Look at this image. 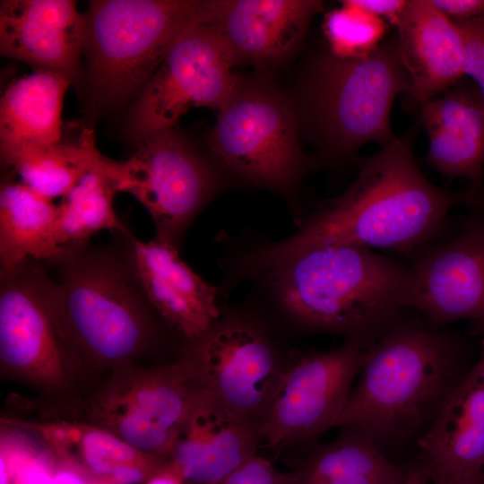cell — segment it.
Instances as JSON below:
<instances>
[{
    "mask_svg": "<svg viewBox=\"0 0 484 484\" xmlns=\"http://www.w3.org/2000/svg\"><path fill=\"white\" fill-rule=\"evenodd\" d=\"M416 130L410 129L364 159L349 186L318 202L297 220V231L281 241L241 255L247 268L259 267L320 246H356L410 255L439 241L453 227L459 205L481 212V194L439 187L415 161Z\"/></svg>",
    "mask_w": 484,
    "mask_h": 484,
    "instance_id": "6da1fadb",
    "label": "cell"
},
{
    "mask_svg": "<svg viewBox=\"0 0 484 484\" xmlns=\"http://www.w3.org/2000/svg\"><path fill=\"white\" fill-rule=\"evenodd\" d=\"M480 350L470 333L433 328L407 314L366 350L335 427L360 428L393 461L430 429Z\"/></svg>",
    "mask_w": 484,
    "mask_h": 484,
    "instance_id": "7a4b0ae2",
    "label": "cell"
},
{
    "mask_svg": "<svg viewBox=\"0 0 484 484\" xmlns=\"http://www.w3.org/2000/svg\"><path fill=\"white\" fill-rule=\"evenodd\" d=\"M245 280L300 329L341 335L366 350L411 309L410 264L362 246L307 249L236 281Z\"/></svg>",
    "mask_w": 484,
    "mask_h": 484,
    "instance_id": "3957f363",
    "label": "cell"
},
{
    "mask_svg": "<svg viewBox=\"0 0 484 484\" xmlns=\"http://www.w3.org/2000/svg\"><path fill=\"white\" fill-rule=\"evenodd\" d=\"M128 231L112 234L102 246H63L48 264L56 270L55 316L81 371L140 363L171 333L141 284Z\"/></svg>",
    "mask_w": 484,
    "mask_h": 484,
    "instance_id": "277c9868",
    "label": "cell"
},
{
    "mask_svg": "<svg viewBox=\"0 0 484 484\" xmlns=\"http://www.w3.org/2000/svg\"><path fill=\"white\" fill-rule=\"evenodd\" d=\"M411 89L395 35L365 56L342 58L329 50L315 56L293 102L319 164H341L367 143L393 141L392 106Z\"/></svg>",
    "mask_w": 484,
    "mask_h": 484,
    "instance_id": "5b68a950",
    "label": "cell"
},
{
    "mask_svg": "<svg viewBox=\"0 0 484 484\" xmlns=\"http://www.w3.org/2000/svg\"><path fill=\"white\" fill-rule=\"evenodd\" d=\"M205 8L197 0L90 1L82 47L88 118L127 108Z\"/></svg>",
    "mask_w": 484,
    "mask_h": 484,
    "instance_id": "8992f818",
    "label": "cell"
},
{
    "mask_svg": "<svg viewBox=\"0 0 484 484\" xmlns=\"http://www.w3.org/2000/svg\"><path fill=\"white\" fill-rule=\"evenodd\" d=\"M291 99L268 82L242 81L208 134L211 155L229 178L290 195L317 167L300 144Z\"/></svg>",
    "mask_w": 484,
    "mask_h": 484,
    "instance_id": "52a82bcc",
    "label": "cell"
},
{
    "mask_svg": "<svg viewBox=\"0 0 484 484\" xmlns=\"http://www.w3.org/2000/svg\"><path fill=\"white\" fill-rule=\"evenodd\" d=\"M125 160H114L117 192L148 212L156 238L179 250L195 218L229 178L210 151L177 126L143 139Z\"/></svg>",
    "mask_w": 484,
    "mask_h": 484,
    "instance_id": "ba28073f",
    "label": "cell"
},
{
    "mask_svg": "<svg viewBox=\"0 0 484 484\" xmlns=\"http://www.w3.org/2000/svg\"><path fill=\"white\" fill-rule=\"evenodd\" d=\"M47 265L28 259L0 273V370L61 400L82 371L55 316L56 281Z\"/></svg>",
    "mask_w": 484,
    "mask_h": 484,
    "instance_id": "9c48e42d",
    "label": "cell"
},
{
    "mask_svg": "<svg viewBox=\"0 0 484 484\" xmlns=\"http://www.w3.org/2000/svg\"><path fill=\"white\" fill-rule=\"evenodd\" d=\"M205 13L177 39L126 108L124 130L133 144L177 126L193 108L220 111L238 90L242 80L233 71L237 61Z\"/></svg>",
    "mask_w": 484,
    "mask_h": 484,
    "instance_id": "30bf717a",
    "label": "cell"
},
{
    "mask_svg": "<svg viewBox=\"0 0 484 484\" xmlns=\"http://www.w3.org/2000/svg\"><path fill=\"white\" fill-rule=\"evenodd\" d=\"M178 359L195 385L257 430L286 367L265 324L241 311L221 314Z\"/></svg>",
    "mask_w": 484,
    "mask_h": 484,
    "instance_id": "8fae6325",
    "label": "cell"
},
{
    "mask_svg": "<svg viewBox=\"0 0 484 484\" xmlns=\"http://www.w3.org/2000/svg\"><path fill=\"white\" fill-rule=\"evenodd\" d=\"M196 385L174 362L117 367L80 404L83 420L134 448L169 460L171 444Z\"/></svg>",
    "mask_w": 484,
    "mask_h": 484,
    "instance_id": "7c38bea8",
    "label": "cell"
},
{
    "mask_svg": "<svg viewBox=\"0 0 484 484\" xmlns=\"http://www.w3.org/2000/svg\"><path fill=\"white\" fill-rule=\"evenodd\" d=\"M366 350L354 341L302 355L286 365L258 427L260 439L278 451L314 441L335 427L359 374Z\"/></svg>",
    "mask_w": 484,
    "mask_h": 484,
    "instance_id": "4fadbf2b",
    "label": "cell"
},
{
    "mask_svg": "<svg viewBox=\"0 0 484 484\" xmlns=\"http://www.w3.org/2000/svg\"><path fill=\"white\" fill-rule=\"evenodd\" d=\"M459 234L418 250L410 264V301L433 328L470 320L471 334L484 337V214L470 212Z\"/></svg>",
    "mask_w": 484,
    "mask_h": 484,
    "instance_id": "5bb4252c",
    "label": "cell"
},
{
    "mask_svg": "<svg viewBox=\"0 0 484 484\" xmlns=\"http://www.w3.org/2000/svg\"><path fill=\"white\" fill-rule=\"evenodd\" d=\"M130 255L151 306L184 347L203 335L220 317V291L197 274L173 246L154 238L126 234Z\"/></svg>",
    "mask_w": 484,
    "mask_h": 484,
    "instance_id": "9a60e30c",
    "label": "cell"
},
{
    "mask_svg": "<svg viewBox=\"0 0 484 484\" xmlns=\"http://www.w3.org/2000/svg\"><path fill=\"white\" fill-rule=\"evenodd\" d=\"M323 9L324 3L317 0H210L205 17L237 64L270 70L295 53Z\"/></svg>",
    "mask_w": 484,
    "mask_h": 484,
    "instance_id": "2e32d148",
    "label": "cell"
},
{
    "mask_svg": "<svg viewBox=\"0 0 484 484\" xmlns=\"http://www.w3.org/2000/svg\"><path fill=\"white\" fill-rule=\"evenodd\" d=\"M258 430L196 385L174 436L169 461L185 484H219L256 455Z\"/></svg>",
    "mask_w": 484,
    "mask_h": 484,
    "instance_id": "e0dca14e",
    "label": "cell"
},
{
    "mask_svg": "<svg viewBox=\"0 0 484 484\" xmlns=\"http://www.w3.org/2000/svg\"><path fill=\"white\" fill-rule=\"evenodd\" d=\"M84 16L72 0H4L0 53L78 81Z\"/></svg>",
    "mask_w": 484,
    "mask_h": 484,
    "instance_id": "ac0fdd59",
    "label": "cell"
},
{
    "mask_svg": "<svg viewBox=\"0 0 484 484\" xmlns=\"http://www.w3.org/2000/svg\"><path fill=\"white\" fill-rule=\"evenodd\" d=\"M419 107L428 138L426 163L467 189L484 191V102L476 84L464 77Z\"/></svg>",
    "mask_w": 484,
    "mask_h": 484,
    "instance_id": "d6986e66",
    "label": "cell"
},
{
    "mask_svg": "<svg viewBox=\"0 0 484 484\" xmlns=\"http://www.w3.org/2000/svg\"><path fill=\"white\" fill-rule=\"evenodd\" d=\"M396 39L418 106L450 89L464 75L465 43L459 27L430 0H408Z\"/></svg>",
    "mask_w": 484,
    "mask_h": 484,
    "instance_id": "ffe728a7",
    "label": "cell"
},
{
    "mask_svg": "<svg viewBox=\"0 0 484 484\" xmlns=\"http://www.w3.org/2000/svg\"><path fill=\"white\" fill-rule=\"evenodd\" d=\"M34 432L58 462L117 484H143L169 460L141 452L86 420L18 422Z\"/></svg>",
    "mask_w": 484,
    "mask_h": 484,
    "instance_id": "44dd1931",
    "label": "cell"
},
{
    "mask_svg": "<svg viewBox=\"0 0 484 484\" xmlns=\"http://www.w3.org/2000/svg\"><path fill=\"white\" fill-rule=\"evenodd\" d=\"M416 448L430 472L451 479L484 474V337L475 364Z\"/></svg>",
    "mask_w": 484,
    "mask_h": 484,
    "instance_id": "7402d4cb",
    "label": "cell"
},
{
    "mask_svg": "<svg viewBox=\"0 0 484 484\" xmlns=\"http://www.w3.org/2000/svg\"><path fill=\"white\" fill-rule=\"evenodd\" d=\"M72 80L37 70L10 83L0 101L1 156L26 144L63 141L62 107Z\"/></svg>",
    "mask_w": 484,
    "mask_h": 484,
    "instance_id": "603a6c76",
    "label": "cell"
},
{
    "mask_svg": "<svg viewBox=\"0 0 484 484\" xmlns=\"http://www.w3.org/2000/svg\"><path fill=\"white\" fill-rule=\"evenodd\" d=\"M58 207L23 183L4 180L0 187V273L28 259L47 264L63 251L56 239Z\"/></svg>",
    "mask_w": 484,
    "mask_h": 484,
    "instance_id": "cb8c5ba5",
    "label": "cell"
},
{
    "mask_svg": "<svg viewBox=\"0 0 484 484\" xmlns=\"http://www.w3.org/2000/svg\"><path fill=\"white\" fill-rule=\"evenodd\" d=\"M338 437L311 448L290 471L291 484H400L407 468L388 458L354 426L339 427Z\"/></svg>",
    "mask_w": 484,
    "mask_h": 484,
    "instance_id": "d4e9b609",
    "label": "cell"
},
{
    "mask_svg": "<svg viewBox=\"0 0 484 484\" xmlns=\"http://www.w3.org/2000/svg\"><path fill=\"white\" fill-rule=\"evenodd\" d=\"M113 162L99 151L86 173L62 197L56 221L61 247L90 242L99 231L114 234L127 229L113 206L117 193Z\"/></svg>",
    "mask_w": 484,
    "mask_h": 484,
    "instance_id": "484cf974",
    "label": "cell"
},
{
    "mask_svg": "<svg viewBox=\"0 0 484 484\" xmlns=\"http://www.w3.org/2000/svg\"><path fill=\"white\" fill-rule=\"evenodd\" d=\"M99 150L93 130L84 126L74 142L26 144L1 156L22 183L52 200L65 195L93 163Z\"/></svg>",
    "mask_w": 484,
    "mask_h": 484,
    "instance_id": "4316f807",
    "label": "cell"
},
{
    "mask_svg": "<svg viewBox=\"0 0 484 484\" xmlns=\"http://www.w3.org/2000/svg\"><path fill=\"white\" fill-rule=\"evenodd\" d=\"M326 13L324 29L329 51L342 58L368 55L385 39L386 24L381 18L345 4Z\"/></svg>",
    "mask_w": 484,
    "mask_h": 484,
    "instance_id": "83f0119b",
    "label": "cell"
},
{
    "mask_svg": "<svg viewBox=\"0 0 484 484\" xmlns=\"http://www.w3.org/2000/svg\"><path fill=\"white\" fill-rule=\"evenodd\" d=\"M51 454L37 451L25 438L2 430L1 484H53L56 468Z\"/></svg>",
    "mask_w": 484,
    "mask_h": 484,
    "instance_id": "f1b7e54d",
    "label": "cell"
},
{
    "mask_svg": "<svg viewBox=\"0 0 484 484\" xmlns=\"http://www.w3.org/2000/svg\"><path fill=\"white\" fill-rule=\"evenodd\" d=\"M454 22L464 39V75L476 84L484 102V17Z\"/></svg>",
    "mask_w": 484,
    "mask_h": 484,
    "instance_id": "f546056e",
    "label": "cell"
},
{
    "mask_svg": "<svg viewBox=\"0 0 484 484\" xmlns=\"http://www.w3.org/2000/svg\"><path fill=\"white\" fill-rule=\"evenodd\" d=\"M219 484H291V473L281 471L269 460L255 455Z\"/></svg>",
    "mask_w": 484,
    "mask_h": 484,
    "instance_id": "4dcf8cb0",
    "label": "cell"
},
{
    "mask_svg": "<svg viewBox=\"0 0 484 484\" xmlns=\"http://www.w3.org/2000/svg\"><path fill=\"white\" fill-rule=\"evenodd\" d=\"M343 2L371 15L385 19L395 26L408 0H343Z\"/></svg>",
    "mask_w": 484,
    "mask_h": 484,
    "instance_id": "1f68e13d",
    "label": "cell"
},
{
    "mask_svg": "<svg viewBox=\"0 0 484 484\" xmlns=\"http://www.w3.org/2000/svg\"><path fill=\"white\" fill-rule=\"evenodd\" d=\"M454 22L484 17V0H430Z\"/></svg>",
    "mask_w": 484,
    "mask_h": 484,
    "instance_id": "d6a6232c",
    "label": "cell"
},
{
    "mask_svg": "<svg viewBox=\"0 0 484 484\" xmlns=\"http://www.w3.org/2000/svg\"><path fill=\"white\" fill-rule=\"evenodd\" d=\"M56 468L53 484H91V478L60 462Z\"/></svg>",
    "mask_w": 484,
    "mask_h": 484,
    "instance_id": "836d02e7",
    "label": "cell"
},
{
    "mask_svg": "<svg viewBox=\"0 0 484 484\" xmlns=\"http://www.w3.org/2000/svg\"><path fill=\"white\" fill-rule=\"evenodd\" d=\"M143 484H185L178 471L169 461Z\"/></svg>",
    "mask_w": 484,
    "mask_h": 484,
    "instance_id": "e575fe53",
    "label": "cell"
},
{
    "mask_svg": "<svg viewBox=\"0 0 484 484\" xmlns=\"http://www.w3.org/2000/svg\"><path fill=\"white\" fill-rule=\"evenodd\" d=\"M406 468L407 475L400 484H428L430 481L429 471L419 458Z\"/></svg>",
    "mask_w": 484,
    "mask_h": 484,
    "instance_id": "d590c367",
    "label": "cell"
},
{
    "mask_svg": "<svg viewBox=\"0 0 484 484\" xmlns=\"http://www.w3.org/2000/svg\"><path fill=\"white\" fill-rule=\"evenodd\" d=\"M429 473L433 484H484V474L478 477L451 479L439 473L430 471Z\"/></svg>",
    "mask_w": 484,
    "mask_h": 484,
    "instance_id": "8d00e7d4",
    "label": "cell"
},
{
    "mask_svg": "<svg viewBox=\"0 0 484 484\" xmlns=\"http://www.w3.org/2000/svg\"><path fill=\"white\" fill-rule=\"evenodd\" d=\"M482 200H483V214H484V191L482 193Z\"/></svg>",
    "mask_w": 484,
    "mask_h": 484,
    "instance_id": "74e56055",
    "label": "cell"
}]
</instances>
